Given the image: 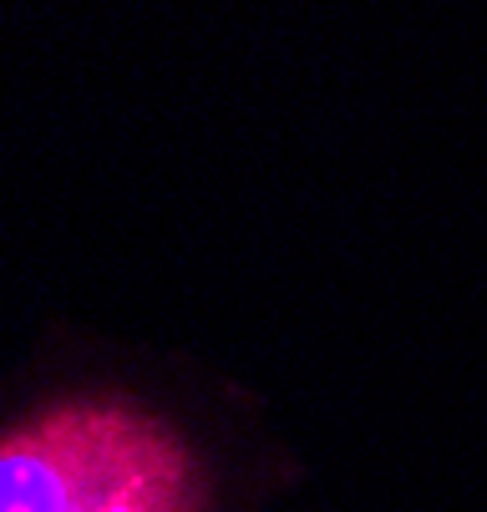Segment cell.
Returning a JSON list of instances; mask_svg holds the SVG:
<instances>
[{
  "instance_id": "obj_1",
  "label": "cell",
  "mask_w": 487,
  "mask_h": 512,
  "mask_svg": "<svg viewBox=\"0 0 487 512\" xmlns=\"http://www.w3.org/2000/svg\"><path fill=\"white\" fill-rule=\"evenodd\" d=\"M0 512H208V472L163 416L72 396L0 436Z\"/></svg>"
}]
</instances>
